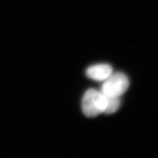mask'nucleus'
<instances>
[{"instance_id":"nucleus-3","label":"nucleus","mask_w":158,"mask_h":158,"mask_svg":"<svg viewBox=\"0 0 158 158\" xmlns=\"http://www.w3.org/2000/svg\"><path fill=\"white\" fill-rule=\"evenodd\" d=\"M113 68L108 64H98L90 66L86 70V75L96 81H104L113 73Z\"/></svg>"},{"instance_id":"nucleus-4","label":"nucleus","mask_w":158,"mask_h":158,"mask_svg":"<svg viewBox=\"0 0 158 158\" xmlns=\"http://www.w3.org/2000/svg\"><path fill=\"white\" fill-rule=\"evenodd\" d=\"M107 104L104 113L111 114L116 112L119 107L121 103L119 97L107 96Z\"/></svg>"},{"instance_id":"nucleus-1","label":"nucleus","mask_w":158,"mask_h":158,"mask_svg":"<svg viewBox=\"0 0 158 158\" xmlns=\"http://www.w3.org/2000/svg\"><path fill=\"white\" fill-rule=\"evenodd\" d=\"M107 98L101 91L90 89L85 93L81 102L83 112L87 117L93 118L104 113Z\"/></svg>"},{"instance_id":"nucleus-2","label":"nucleus","mask_w":158,"mask_h":158,"mask_svg":"<svg viewBox=\"0 0 158 158\" xmlns=\"http://www.w3.org/2000/svg\"><path fill=\"white\" fill-rule=\"evenodd\" d=\"M129 80L125 74L117 72L104 80L101 89V91L106 96L120 97L129 87Z\"/></svg>"}]
</instances>
